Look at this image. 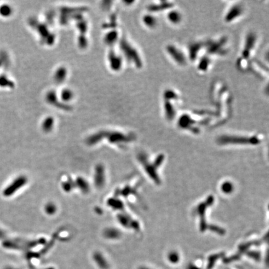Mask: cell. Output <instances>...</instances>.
<instances>
[{
  "instance_id": "1",
  "label": "cell",
  "mask_w": 269,
  "mask_h": 269,
  "mask_svg": "<svg viewBox=\"0 0 269 269\" xmlns=\"http://www.w3.org/2000/svg\"><path fill=\"white\" fill-rule=\"evenodd\" d=\"M138 160L140 161L149 178L155 184L159 185L161 183V179L159 175V169L164 162L165 155L160 154L156 156L154 159H150L146 154L142 153L138 155Z\"/></svg>"
},
{
  "instance_id": "2",
  "label": "cell",
  "mask_w": 269,
  "mask_h": 269,
  "mask_svg": "<svg viewBox=\"0 0 269 269\" xmlns=\"http://www.w3.org/2000/svg\"><path fill=\"white\" fill-rule=\"evenodd\" d=\"M181 96L173 89H167L163 94L164 113L169 121L173 120L181 105Z\"/></svg>"
},
{
  "instance_id": "3",
  "label": "cell",
  "mask_w": 269,
  "mask_h": 269,
  "mask_svg": "<svg viewBox=\"0 0 269 269\" xmlns=\"http://www.w3.org/2000/svg\"><path fill=\"white\" fill-rule=\"evenodd\" d=\"M257 44V37L254 33H250L247 35L245 39V45L244 46L242 57H240L238 62V66L240 71H246L249 68V58L252 56V54L254 52L255 46Z\"/></svg>"
},
{
  "instance_id": "4",
  "label": "cell",
  "mask_w": 269,
  "mask_h": 269,
  "mask_svg": "<svg viewBox=\"0 0 269 269\" xmlns=\"http://www.w3.org/2000/svg\"><path fill=\"white\" fill-rule=\"evenodd\" d=\"M221 145H258L261 142L259 135L244 136V135H223L218 139Z\"/></svg>"
},
{
  "instance_id": "5",
  "label": "cell",
  "mask_w": 269,
  "mask_h": 269,
  "mask_svg": "<svg viewBox=\"0 0 269 269\" xmlns=\"http://www.w3.org/2000/svg\"><path fill=\"white\" fill-rule=\"evenodd\" d=\"M214 201V199L213 196L210 195L206 198L204 201L199 203L198 205L195 208V211H194V214H195L199 218V229L202 232H205L208 229L209 225H208V222L206 219V213L208 212V209L211 208V206L212 205Z\"/></svg>"
},
{
  "instance_id": "6",
  "label": "cell",
  "mask_w": 269,
  "mask_h": 269,
  "mask_svg": "<svg viewBox=\"0 0 269 269\" xmlns=\"http://www.w3.org/2000/svg\"><path fill=\"white\" fill-rule=\"evenodd\" d=\"M228 39L226 38H221L216 41L206 42V51L210 55H224L228 52Z\"/></svg>"
},
{
  "instance_id": "7",
  "label": "cell",
  "mask_w": 269,
  "mask_h": 269,
  "mask_svg": "<svg viewBox=\"0 0 269 269\" xmlns=\"http://www.w3.org/2000/svg\"><path fill=\"white\" fill-rule=\"evenodd\" d=\"M166 51L169 56H170L173 61L179 65L184 66L186 64L187 59L185 56V54L175 45L170 44L166 48Z\"/></svg>"
},
{
  "instance_id": "8",
  "label": "cell",
  "mask_w": 269,
  "mask_h": 269,
  "mask_svg": "<svg viewBox=\"0 0 269 269\" xmlns=\"http://www.w3.org/2000/svg\"><path fill=\"white\" fill-rule=\"evenodd\" d=\"M27 178L25 176H20L16 179L11 185L6 188L4 191V195L6 196H11L13 193L16 192L19 188H22L27 182Z\"/></svg>"
},
{
  "instance_id": "9",
  "label": "cell",
  "mask_w": 269,
  "mask_h": 269,
  "mask_svg": "<svg viewBox=\"0 0 269 269\" xmlns=\"http://www.w3.org/2000/svg\"><path fill=\"white\" fill-rule=\"evenodd\" d=\"M244 13V8L242 5L235 4L233 5L226 13L225 21L227 23H231L236 19L240 18Z\"/></svg>"
},
{
  "instance_id": "10",
  "label": "cell",
  "mask_w": 269,
  "mask_h": 269,
  "mask_svg": "<svg viewBox=\"0 0 269 269\" xmlns=\"http://www.w3.org/2000/svg\"><path fill=\"white\" fill-rule=\"evenodd\" d=\"M118 220L123 226L126 228H132L135 229H139V224L127 214H120L118 217Z\"/></svg>"
},
{
  "instance_id": "11",
  "label": "cell",
  "mask_w": 269,
  "mask_h": 269,
  "mask_svg": "<svg viewBox=\"0 0 269 269\" xmlns=\"http://www.w3.org/2000/svg\"><path fill=\"white\" fill-rule=\"evenodd\" d=\"M105 171L103 166L101 165L97 166L95 169L94 173V183L95 186L100 188H102L105 182Z\"/></svg>"
},
{
  "instance_id": "12",
  "label": "cell",
  "mask_w": 269,
  "mask_h": 269,
  "mask_svg": "<svg viewBox=\"0 0 269 269\" xmlns=\"http://www.w3.org/2000/svg\"><path fill=\"white\" fill-rule=\"evenodd\" d=\"M173 3L169 2H160L158 3H154L148 6V9L151 12H160L165 9H171L173 7Z\"/></svg>"
},
{
  "instance_id": "13",
  "label": "cell",
  "mask_w": 269,
  "mask_h": 269,
  "mask_svg": "<svg viewBox=\"0 0 269 269\" xmlns=\"http://www.w3.org/2000/svg\"><path fill=\"white\" fill-rule=\"evenodd\" d=\"M167 18L169 22L174 25L180 23L182 20V16L181 13L176 9L170 10L168 13Z\"/></svg>"
},
{
  "instance_id": "14",
  "label": "cell",
  "mask_w": 269,
  "mask_h": 269,
  "mask_svg": "<svg viewBox=\"0 0 269 269\" xmlns=\"http://www.w3.org/2000/svg\"><path fill=\"white\" fill-rule=\"evenodd\" d=\"M211 64V60L207 56H204L199 61L198 69L199 71L205 72L210 68Z\"/></svg>"
},
{
  "instance_id": "15",
  "label": "cell",
  "mask_w": 269,
  "mask_h": 269,
  "mask_svg": "<svg viewBox=\"0 0 269 269\" xmlns=\"http://www.w3.org/2000/svg\"><path fill=\"white\" fill-rule=\"evenodd\" d=\"M103 234L105 238L108 239H118L120 235V232L115 228H107L104 231Z\"/></svg>"
},
{
  "instance_id": "16",
  "label": "cell",
  "mask_w": 269,
  "mask_h": 269,
  "mask_svg": "<svg viewBox=\"0 0 269 269\" xmlns=\"http://www.w3.org/2000/svg\"><path fill=\"white\" fill-rule=\"evenodd\" d=\"M76 185L84 193L88 192L89 191V185L87 181L84 178L79 177L77 178L76 181Z\"/></svg>"
},
{
  "instance_id": "17",
  "label": "cell",
  "mask_w": 269,
  "mask_h": 269,
  "mask_svg": "<svg viewBox=\"0 0 269 269\" xmlns=\"http://www.w3.org/2000/svg\"><path fill=\"white\" fill-rule=\"evenodd\" d=\"M143 22L145 25L148 28H153L157 24V19L155 16L153 15H147L143 18Z\"/></svg>"
},
{
  "instance_id": "18",
  "label": "cell",
  "mask_w": 269,
  "mask_h": 269,
  "mask_svg": "<svg viewBox=\"0 0 269 269\" xmlns=\"http://www.w3.org/2000/svg\"><path fill=\"white\" fill-rule=\"evenodd\" d=\"M222 256L223 254H215L210 255L208 257L207 269H212L214 267V265L217 262V261L220 258L222 257Z\"/></svg>"
},
{
  "instance_id": "19",
  "label": "cell",
  "mask_w": 269,
  "mask_h": 269,
  "mask_svg": "<svg viewBox=\"0 0 269 269\" xmlns=\"http://www.w3.org/2000/svg\"><path fill=\"white\" fill-rule=\"evenodd\" d=\"M234 185L231 181H224L221 184V191L225 195H229L234 191Z\"/></svg>"
},
{
  "instance_id": "20",
  "label": "cell",
  "mask_w": 269,
  "mask_h": 269,
  "mask_svg": "<svg viewBox=\"0 0 269 269\" xmlns=\"http://www.w3.org/2000/svg\"><path fill=\"white\" fill-rule=\"evenodd\" d=\"M168 259L172 264H176L179 261V255L176 252H171L168 255Z\"/></svg>"
},
{
  "instance_id": "21",
  "label": "cell",
  "mask_w": 269,
  "mask_h": 269,
  "mask_svg": "<svg viewBox=\"0 0 269 269\" xmlns=\"http://www.w3.org/2000/svg\"><path fill=\"white\" fill-rule=\"evenodd\" d=\"M94 259L95 260V261L97 262L100 267H105L106 265H107V262L105 261V260H104L103 256L99 253H97L94 255Z\"/></svg>"
},
{
  "instance_id": "22",
  "label": "cell",
  "mask_w": 269,
  "mask_h": 269,
  "mask_svg": "<svg viewBox=\"0 0 269 269\" xmlns=\"http://www.w3.org/2000/svg\"><path fill=\"white\" fill-rule=\"evenodd\" d=\"M246 255L252 258V259L256 261H259L261 260V254L260 252H257V251H251L249 252H246Z\"/></svg>"
},
{
  "instance_id": "23",
  "label": "cell",
  "mask_w": 269,
  "mask_h": 269,
  "mask_svg": "<svg viewBox=\"0 0 269 269\" xmlns=\"http://www.w3.org/2000/svg\"><path fill=\"white\" fill-rule=\"evenodd\" d=\"M45 211L48 214H53L56 211V207L53 203H48L45 207Z\"/></svg>"
},
{
  "instance_id": "24",
  "label": "cell",
  "mask_w": 269,
  "mask_h": 269,
  "mask_svg": "<svg viewBox=\"0 0 269 269\" xmlns=\"http://www.w3.org/2000/svg\"><path fill=\"white\" fill-rule=\"evenodd\" d=\"M72 185L71 182H64L63 183V188L65 191H71L72 189Z\"/></svg>"
},
{
  "instance_id": "25",
  "label": "cell",
  "mask_w": 269,
  "mask_h": 269,
  "mask_svg": "<svg viewBox=\"0 0 269 269\" xmlns=\"http://www.w3.org/2000/svg\"><path fill=\"white\" fill-rule=\"evenodd\" d=\"M187 269H201V268L198 267H197V266H196V265H195L190 264V265H188Z\"/></svg>"
},
{
  "instance_id": "26",
  "label": "cell",
  "mask_w": 269,
  "mask_h": 269,
  "mask_svg": "<svg viewBox=\"0 0 269 269\" xmlns=\"http://www.w3.org/2000/svg\"><path fill=\"white\" fill-rule=\"evenodd\" d=\"M139 269H150V268H147V267H140V268H139Z\"/></svg>"
}]
</instances>
